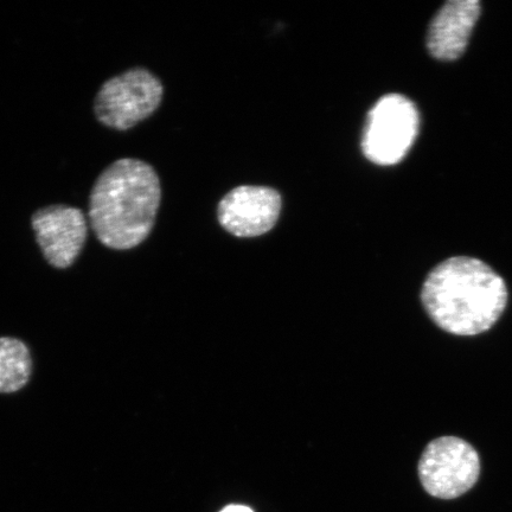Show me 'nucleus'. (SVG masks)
<instances>
[{
	"instance_id": "1",
	"label": "nucleus",
	"mask_w": 512,
	"mask_h": 512,
	"mask_svg": "<svg viewBox=\"0 0 512 512\" xmlns=\"http://www.w3.org/2000/svg\"><path fill=\"white\" fill-rule=\"evenodd\" d=\"M421 302L433 322L448 334L476 336L501 318L508 303V288L485 262L456 256L428 274Z\"/></svg>"
},
{
	"instance_id": "2",
	"label": "nucleus",
	"mask_w": 512,
	"mask_h": 512,
	"mask_svg": "<svg viewBox=\"0 0 512 512\" xmlns=\"http://www.w3.org/2000/svg\"><path fill=\"white\" fill-rule=\"evenodd\" d=\"M160 201L162 187L155 169L143 160L119 159L95 181L89 197V223L102 245L125 251L150 235Z\"/></svg>"
},
{
	"instance_id": "3",
	"label": "nucleus",
	"mask_w": 512,
	"mask_h": 512,
	"mask_svg": "<svg viewBox=\"0 0 512 512\" xmlns=\"http://www.w3.org/2000/svg\"><path fill=\"white\" fill-rule=\"evenodd\" d=\"M419 112L400 94L384 95L368 114L362 150L370 162L381 166L398 164L418 137Z\"/></svg>"
},
{
	"instance_id": "4",
	"label": "nucleus",
	"mask_w": 512,
	"mask_h": 512,
	"mask_svg": "<svg viewBox=\"0 0 512 512\" xmlns=\"http://www.w3.org/2000/svg\"><path fill=\"white\" fill-rule=\"evenodd\" d=\"M163 93L162 82L149 70H127L101 86L94 102L96 118L113 130H130L156 112Z\"/></svg>"
},
{
	"instance_id": "5",
	"label": "nucleus",
	"mask_w": 512,
	"mask_h": 512,
	"mask_svg": "<svg viewBox=\"0 0 512 512\" xmlns=\"http://www.w3.org/2000/svg\"><path fill=\"white\" fill-rule=\"evenodd\" d=\"M480 475L477 451L467 441L441 437L422 453L419 477L427 494L440 499L458 498L471 490Z\"/></svg>"
},
{
	"instance_id": "6",
	"label": "nucleus",
	"mask_w": 512,
	"mask_h": 512,
	"mask_svg": "<svg viewBox=\"0 0 512 512\" xmlns=\"http://www.w3.org/2000/svg\"><path fill=\"white\" fill-rule=\"evenodd\" d=\"M31 224L38 246L51 266L67 268L74 264L88 234L86 215L81 209L63 204L42 208L32 215Z\"/></svg>"
},
{
	"instance_id": "7",
	"label": "nucleus",
	"mask_w": 512,
	"mask_h": 512,
	"mask_svg": "<svg viewBox=\"0 0 512 512\" xmlns=\"http://www.w3.org/2000/svg\"><path fill=\"white\" fill-rule=\"evenodd\" d=\"M283 201L277 190L242 185L229 191L217 209L221 226L238 238L264 235L278 222Z\"/></svg>"
},
{
	"instance_id": "8",
	"label": "nucleus",
	"mask_w": 512,
	"mask_h": 512,
	"mask_svg": "<svg viewBox=\"0 0 512 512\" xmlns=\"http://www.w3.org/2000/svg\"><path fill=\"white\" fill-rule=\"evenodd\" d=\"M478 0H452L434 17L428 32V49L435 59L454 61L463 55L480 16Z\"/></svg>"
},
{
	"instance_id": "9",
	"label": "nucleus",
	"mask_w": 512,
	"mask_h": 512,
	"mask_svg": "<svg viewBox=\"0 0 512 512\" xmlns=\"http://www.w3.org/2000/svg\"><path fill=\"white\" fill-rule=\"evenodd\" d=\"M32 370L30 351L22 341L0 338V393H15L29 382Z\"/></svg>"
},
{
	"instance_id": "10",
	"label": "nucleus",
	"mask_w": 512,
	"mask_h": 512,
	"mask_svg": "<svg viewBox=\"0 0 512 512\" xmlns=\"http://www.w3.org/2000/svg\"><path fill=\"white\" fill-rule=\"evenodd\" d=\"M221 512H254L251 508L245 507V505H229L224 508Z\"/></svg>"
}]
</instances>
